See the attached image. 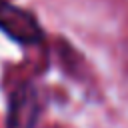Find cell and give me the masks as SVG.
Here are the masks:
<instances>
[{
	"label": "cell",
	"mask_w": 128,
	"mask_h": 128,
	"mask_svg": "<svg viewBox=\"0 0 128 128\" xmlns=\"http://www.w3.org/2000/svg\"><path fill=\"white\" fill-rule=\"evenodd\" d=\"M42 112L38 90L32 82H20L10 90L6 128H36Z\"/></svg>",
	"instance_id": "2"
},
{
	"label": "cell",
	"mask_w": 128,
	"mask_h": 128,
	"mask_svg": "<svg viewBox=\"0 0 128 128\" xmlns=\"http://www.w3.org/2000/svg\"><path fill=\"white\" fill-rule=\"evenodd\" d=\"M0 30L22 46H38L46 38L38 16L10 0H0Z\"/></svg>",
	"instance_id": "1"
}]
</instances>
